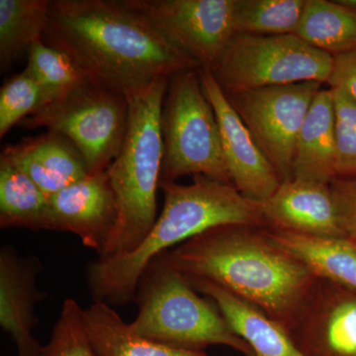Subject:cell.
I'll return each mask as SVG.
<instances>
[{
  "label": "cell",
  "instance_id": "obj_31",
  "mask_svg": "<svg viewBox=\"0 0 356 356\" xmlns=\"http://www.w3.org/2000/svg\"><path fill=\"white\" fill-rule=\"evenodd\" d=\"M341 6L348 7L356 13V0H337Z\"/></svg>",
  "mask_w": 356,
  "mask_h": 356
},
{
  "label": "cell",
  "instance_id": "obj_29",
  "mask_svg": "<svg viewBox=\"0 0 356 356\" xmlns=\"http://www.w3.org/2000/svg\"><path fill=\"white\" fill-rule=\"evenodd\" d=\"M330 188L339 226L346 238L356 243V178H336Z\"/></svg>",
  "mask_w": 356,
  "mask_h": 356
},
{
  "label": "cell",
  "instance_id": "obj_3",
  "mask_svg": "<svg viewBox=\"0 0 356 356\" xmlns=\"http://www.w3.org/2000/svg\"><path fill=\"white\" fill-rule=\"evenodd\" d=\"M159 188L165 195L163 211L139 247L86 266L93 301L112 307L134 301L140 274L154 257L208 229L224 225L266 227L261 204L245 198L233 185L196 175L191 184L163 182Z\"/></svg>",
  "mask_w": 356,
  "mask_h": 356
},
{
  "label": "cell",
  "instance_id": "obj_9",
  "mask_svg": "<svg viewBox=\"0 0 356 356\" xmlns=\"http://www.w3.org/2000/svg\"><path fill=\"white\" fill-rule=\"evenodd\" d=\"M322 88L323 83L304 81L225 93L281 182L293 178L297 137Z\"/></svg>",
  "mask_w": 356,
  "mask_h": 356
},
{
  "label": "cell",
  "instance_id": "obj_20",
  "mask_svg": "<svg viewBox=\"0 0 356 356\" xmlns=\"http://www.w3.org/2000/svg\"><path fill=\"white\" fill-rule=\"evenodd\" d=\"M84 318L97 356H208L205 350L172 348L140 336L104 302L93 301Z\"/></svg>",
  "mask_w": 356,
  "mask_h": 356
},
{
  "label": "cell",
  "instance_id": "obj_22",
  "mask_svg": "<svg viewBox=\"0 0 356 356\" xmlns=\"http://www.w3.org/2000/svg\"><path fill=\"white\" fill-rule=\"evenodd\" d=\"M297 36L332 56L356 49V13L337 0H307Z\"/></svg>",
  "mask_w": 356,
  "mask_h": 356
},
{
  "label": "cell",
  "instance_id": "obj_5",
  "mask_svg": "<svg viewBox=\"0 0 356 356\" xmlns=\"http://www.w3.org/2000/svg\"><path fill=\"white\" fill-rule=\"evenodd\" d=\"M134 302L138 313L130 324L140 336L181 350L222 346L252 356L216 305L199 296L186 276L172 266L168 252L154 257L140 274Z\"/></svg>",
  "mask_w": 356,
  "mask_h": 356
},
{
  "label": "cell",
  "instance_id": "obj_18",
  "mask_svg": "<svg viewBox=\"0 0 356 356\" xmlns=\"http://www.w3.org/2000/svg\"><path fill=\"white\" fill-rule=\"evenodd\" d=\"M293 178L327 185L337 178L336 114L331 88L318 91L300 129Z\"/></svg>",
  "mask_w": 356,
  "mask_h": 356
},
{
  "label": "cell",
  "instance_id": "obj_30",
  "mask_svg": "<svg viewBox=\"0 0 356 356\" xmlns=\"http://www.w3.org/2000/svg\"><path fill=\"white\" fill-rule=\"evenodd\" d=\"M327 83L330 88L343 91L356 102V49L334 56Z\"/></svg>",
  "mask_w": 356,
  "mask_h": 356
},
{
  "label": "cell",
  "instance_id": "obj_27",
  "mask_svg": "<svg viewBox=\"0 0 356 356\" xmlns=\"http://www.w3.org/2000/svg\"><path fill=\"white\" fill-rule=\"evenodd\" d=\"M42 107L38 84L26 70L11 77L0 89V138Z\"/></svg>",
  "mask_w": 356,
  "mask_h": 356
},
{
  "label": "cell",
  "instance_id": "obj_14",
  "mask_svg": "<svg viewBox=\"0 0 356 356\" xmlns=\"http://www.w3.org/2000/svg\"><path fill=\"white\" fill-rule=\"evenodd\" d=\"M43 269L35 255H21L9 245L0 248V325L15 343L17 356L41 353L33 330L38 324L35 309L47 297L37 286Z\"/></svg>",
  "mask_w": 356,
  "mask_h": 356
},
{
  "label": "cell",
  "instance_id": "obj_23",
  "mask_svg": "<svg viewBox=\"0 0 356 356\" xmlns=\"http://www.w3.org/2000/svg\"><path fill=\"white\" fill-rule=\"evenodd\" d=\"M51 0H0V67L2 72L33 44L43 40Z\"/></svg>",
  "mask_w": 356,
  "mask_h": 356
},
{
  "label": "cell",
  "instance_id": "obj_16",
  "mask_svg": "<svg viewBox=\"0 0 356 356\" xmlns=\"http://www.w3.org/2000/svg\"><path fill=\"white\" fill-rule=\"evenodd\" d=\"M1 156L25 173L48 196L88 175L76 146L65 136L50 131L7 146Z\"/></svg>",
  "mask_w": 356,
  "mask_h": 356
},
{
  "label": "cell",
  "instance_id": "obj_8",
  "mask_svg": "<svg viewBox=\"0 0 356 356\" xmlns=\"http://www.w3.org/2000/svg\"><path fill=\"white\" fill-rule=\"evenodd\" d=\"M334 56L296 34H236L210 70L225 93L316 81L327 83Z\"/></svg>",
  "mask_w": 356,
  "mask_h": 356
},
{
  "label": "cell",
  "instance_id": "obj_7",
  "mask_svg": "<svg viewBox=\"0 0 356 356\" xmlns=\"http://www.w3.org/2000/svg\"><path fill=\"white\" fill-rule=\"evenodd\" d=\"M130 105L116 91L88 81L57 102L37 110L19 124L65 136L79 149L88 175L106 172L127 135Z\"/></svg>",
  "mask_w": 356,
  "mask_h": 356
},
{
  "label": "cell",
  "instance_id": "obj_10",
  "mask_svg": "<svg viewBox=\"0 0 356 356\" xmlns=\"http://www.w3.org/2000/svg\"><path fill=\"white\" fill-rule=\"evenodd\" d=\"M200 69L211 70L236 35L235 0H121Z\"/></svg>",
  "mask_w": 356,
  "mask_h": 356
},
{
  "label": "cell",
  "instance_id": "obj_28",
  "mask_svg": "<svg viewBox=\"0 0 356 356\" xmlns=\"http://www.w3.org/2000/svg\"><path fill=\"white\" fill-rule=\"evenodd\" d=\"M332 89L336 114L337 178H356V102Z\"/></svg>",
  "mask_w": 356,
  "mask_h": 356
},
{
  "label": "cell",
  "instance_id": "obj_1",
  "mask_svg": "<svg viewBox=\"0 0 356 356\" xmlns=\"http://www.w3.org/2000/svg\"><path fill=\"white\" fill-rule=\"evenodd\" d=\"M43 41L89 81L127 98L159 77L200 69L121 0H51Z\"/></svg>",
  "mask_w": 356,
  "mask_h": 356
},
{
  "label": "cell",
  "instance_id": "obj_15",
  "mask_svg": "<svg viewBox=\"0 0 356 356\" xmlns=\"http://www.w3.org/2000/svg\"><path fill=\"white\" fill-rule=\"evenodd\" d=\"M261 205L266 228L318 238H346L330 185L293 178L281 182Z\"/></svg>",
  "mask_w": 356,
  "mask_h": 356
},
{
  "label": "cell",
  "instance_id": "obj_21",
  "mask_svg": "<svg viewBox=\"0 0 356 356\" xmlns=\"http://www.w3.org/2000/svg\"><path fill=\"white\" fill-rule=\"evenodd\" d=\"M49 196L0 156V228L48 229Z\"/></svg>",
  "mask_w": 356,
  "mask_h": 356
},
{
  "label": "cell",
  "instance_id": "obj_17",
  "mask_svg": "<svg viewBox=\"0 0 356 356\" xmlns=\"http://www.w3.org/2000/svg\"><path fill=\"white\" fill-rule=\"evenodd\" d=\"M186 278L216 305L229 327L248 344L252 356H306L289 332L257 307L210 281Z\"/></svg>",
  "mask_w": 356,
  "mask_h": 356
},
{
  "label": "cell",
  "instance_id": "obj_2",
  "mask_svg": "<svg viewBox=\"0 0 356 356\" xmlns=\"http://www.w3.org/2000/svg\"><path fill=\"white\" fill-rule=\"evenodd\" d=\"M186 276L224 288L292 331L318 281L310 269L271 242L266 228L224 225L168 252Z\"/></svg>",
  "mask_w": 356,
  "mask_h": 356
},
{
  "label": "cell",
  "instance_id": "obj_4",
  "mask_svg": "<svg viewBox=\"0 0 356 356\" xmlns=\"http://www.w3.org/2000/svg\"><path fill=\"white\" fill-rule=\"evenodd\" d=\"M170 77H159L129 96L130 119L120 153L107 170L116 199L118 221L98 259L132 252L156 220L163 144L161 115Z\"/></svg>",
  "mask_w": 356,
  "mask_h": 356
},
{
  "label": "cell",
  "instance_id": "obj_6",
  "mask_svg": "<svg viewBox=\"0 0 356 356\" xmlns=\"http://www.w3.org/2000/svg\"><path fill=\"white\" fill-rule=\"evenodd\" d=\"M161 127L163 154L159 184L201 175L233 185L216 114L204 92L199 69L184 70L168 79Z\"/></svg>",
  "mask_w": 356,
  "mask_h": 356
},
{
  "label": "cell",
  "instance_id": "obj_13",
  "mask_svg": "<svg viewBox=\"0 0 356 356\" xmlns=\"http://www.w3.org/2000/svg\"><path fill=\"white\" fill-rule=\"evenodd\" d=\"M290 336L306 356H356V292L318 280Z\"/></svg>",
  "mask_w": 356,
  "mask_h": 356
},
{
  "label": "cell",
  "instance_id": "obj_26",
  "mask_svg": "<svg viewBox=\"0 0 356 356\" xmlns=\"http://www.w3.org/2000/svg\"><path fill=\"white\" fill-rule=\"evenodd\" d=\"M40 356H97L86 329L84 309L76 300H65L50 339L42 346Z\"/></svg>",
  "mask_w": 356,
  "mask_h": 356
},
{
  "label": "cell",
  "instance_id": "obj_12",
  "mask_svg": "<svg viewBox=\"0 0 356 356\" xmlns=\"http://www.w3.org/2000/svg\"><path fill=\"white\" fill-rule=\"evenodd\" d=\"M117 221L118 209L107 170L88 175L49 196V231L74 234L98 257L108 245Z\"/></svg>",
  "mask_w": 356,
  "mask_h": 356
},
{
  "label": "cell",
  "instance_id": "obj_25",
  "mask_svg": "<svg viewBox=\"0 0 356 356\" xmlns=\"http://www.w3.org/2000/svg\"><path fill=\"white\" fill-rule=\"evenodd\" d=\"M307 0H235L236 34H296Z\"/></svg>",
  "mask_w": 356,
  "mask_h": 356
},
{
  "label": "cell",
  "instance_id": "obj_11",
  "mask_svg": "<svg viewBox=\"0 0 356 356\" xmlns=\"http://www.w3.org/2000/svg\"><path fill=\"white\" fill-rule=\"evenodd\" d=\"M199 74L204 92L216 114L222 154L232 184L245 198L264 204L280 186V178L212 72L199 69Z\"/></svg>",
  "mask_w": 356,
  "mask_h": 356
},
{
  "label": "cell",
  "instance_id": "obj_19",
  "mask_svg": "<svg viewBox=\"0 0 356 356\" xmlns=\"http://www.w3.org/2000/svg\"><path fill=\"white\" fill-rule=\"evenodd\" d=\"M271 242L308 267L318 280L356 292V243L266 228Z\"/></svg>",
  "mask_w": 356,
  "mask_h": 356
},
{
  "label": "cell",
  "instance_id": "obj_24",
  "mask_svg": "<svg viewBox=\"0 0 356 356\" xmlns=\"http://www.w3.org/2000/svg\"><path fill=\"white\" fill-rule=\"evenodd\" d=\"M27 53L25 70L39 86L42 107L65 97L89 81L72 58L51 48L43 40L33 44Z\"/></svg>",
  "mask_w": 356,
  "mask_h": 356
}]
</instances>
